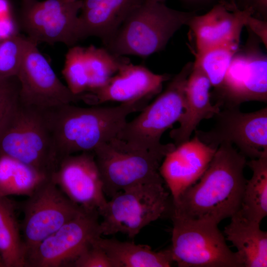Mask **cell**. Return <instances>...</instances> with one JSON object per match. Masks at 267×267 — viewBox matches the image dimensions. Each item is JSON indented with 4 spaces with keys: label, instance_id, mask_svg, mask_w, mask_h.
I'll list each match as a JSON object with an SVG mask.
<instances>
[{
    "label": "cell",
    "instance_id": "cell-21",
    "mask_svg": "<svg viewBox=\"0 0 267 267\" xmlns=\"http://www.w3.org/2000/svg\"><path fill=\"white\" fill-rule=\"evenodd\" d=\"M230 219L224 228L225 238L236 248L243 267H267V232L239 210Z\"/></svg>",
    "mask_w": 267,
    "mask_h": 267
},
{
    "label": "cell",
    "instance_id": "cell-3",
    "mask_svg": "<svg viewBox=\"0 0 267 267\" xmlns=\"http://www.w3.org/2000/svg\"><path fill=\"white\" fill-rule=\"evenodd\" d=\"M195 14L163 2H146L124 21L104 47L117 56H148L164 49L175 33Z\"/></svg>",
    "mask_w": 267,
    "mask_h": 267
},
{
    "label": "cell",
    "instance_id": "cell-7",
    "mask_svg": "<svg viewBox=\"0 0 267 267\" xmlns=\"http://www.w3.org/2000/svg\"><path fill=\"white\" fill-rule=\"evenodd\" d=\"M173 227L170 248L179 267H243L227 246L218 224L171 216Z\"/></svg>",
    "mask_w": 267,
    "mask_h": 267
},
{
    "label": "cell",
    "instance_id": "cell-33",
    "mask_svg": "<svg viewBox=\"0 0 267 267\" xmlns=\"http://www.w3.org/2000/svg\"><path fill=\"white\" fill-rule=\"evenodd\" d=\"M240 9L251 8L258 18L266 20L267 16V0H234Z\"/></svg>",
    "mask_w": 267,
    "mask_h": 267
},
{
    "label": "cell",
    "instance_id": "cell-13",
    "mask_svg": "<svg viewBox=\"0 0 267 267\" xmlns=\"http://www.w3.org/2000/svg\"><path fill=\"white\" fill-rule=\"evenodd\" d=\"M82 0H22L21 23L28 38L36 43H62L73 46L77 35Z\"/></svg>",
    "mask_w": 267,
    "mask_h": 267
},
{
    "label": "cell",
    "instance_id": "cell-4",
    "mask_svg": "<svg viewBox=\"0 0 267 267\" xmlns=\"http://www.w3.org/2000/svg\"><path fill=\"white\" fill-rule=\"evenodd\" d=\"M0 155L18 160L51 178L60 159L44 109L19 100L0 134Z\"/></svg>",
    "mask_w": 267,
    "mask_h": 267
},
{
    "label": "cell",
    "instance_id": "cell-15",
    "mask_svg": "<svg viewBox=\"0 0 267 267\" xmlns=\"http://www.w3.org/2000/svg\"><path fill=\"white\" fill-rule=\"evenodd\" d=\"M51 179L72 201L99 213L107 202L93 152L69 155L60 161Z\"/></svg>",
    "mask_w": 267,
    "mask_h": 267
},
{
    "label": "cell",
    "instance_id": "cell-24",
    "mask_svg": "<svg viewBox=\"0 0 267 267\" xmlns=\"http://www.w3.org/2000/svg\"><path fill=\"white\" fill-rule=\"evenodd\" d=\"M49 178L18 160L0 155V196L28 197Z\"/></svg>",
    "mask_w": 267,
    "mask_h": 267
},
{
    "label": "cell",
    "instance_id": "cell-22",
    "mask_svg": "<svg viewBox=\"0 0 267 267\" xmlns=\"http://www.w3.org/2000/svg\"><path fill=\"white\" fill-rule=\"evenodd\" d=\"M113 267H169L174 263L171 250L153 251L149 246L114 238L96 240Z\"/></svg>",
    "mask_w": 267,
    "mask_h": 267
},
{
    "label": "cell",
    "instance_id": "cell-35",
    "mask_svg": "<svg viewBox=\"0 0 267 267\" xmlns=\"http://www.w3.org/2000/svg\"><path fill=\"white\" fill-rule=\"evenodd\" d=\"M8 8V3L7 0H0V17L6 15Z\"/></svg>",
    "mask_w": 267,
    "mask_h": 267
},
{
    "label": "cell",
    "instance_id": "cell-18",
    "mask_svg": "<svg viewBox=\"0 0 267 267\" xmlns=\"http://www.w3.org/2000/svg\"><path fill=\"white\" fill-rule=\"evenodd\" d=\"M215 5L208 12L193 16L188 22L195 39L197 52L229 41L240 40L248 17L253 15L249 8L240 9L234 0Z\"/></svg>",
    "mask_w": 267,
    "mask_h": 267
},
{
    "label": "cell",
    "instance_id": "cell-19",
    "mask_svg": "<svg viewBox=\"0 0 267 267\" xmlns=\"http://www.w3.org/2000/svg\"><path fill=\"white\" fill-rule=\"evenodd\" d=\"M146 0H82L78 16V41L89 37L105 45L124 21Z\"/></svg>",
    "mask_w": 267,
    "mask_h": 267
},
{
    "label": "cell",
    "instance_id": "cell-29",
    "mask_svg": "<svg viewBox=\"0 0 267 267\" xmlns=\"http://www.w3.org/2000/svg\"><path fill=\"white\" fill-rule=\"evenodd\" d=\"M29 39L15 35L0 44V79L17 76Z\"/></svg>",
    "mask_w": 267,
    "mask_h": 267
},
{
    "label": "cell",
    "instance_id": "cell-34",
    "mask_svg": "<svg viewBox=\"0 0 267 267\" xmlns=\"http://www.w3.org/2000/svg\"><path fill=\"white\" fill-rule=\"evenodd\" d=\"M16 34L14 21L7 15L0 17V39L2 40Z\"/></svg>",
    "mask_w": 267,
    "mask_h": 267
},
{
    "label": "cell",
    "instance_id": "cell-14",
    "mask_svg": "<svg viewBox=\"0 0 267 267\" xmlns=\"http://www.w3.org/2000/svg\"><path fill=\"white\" fill-rule=\"evenodd\" d=\"M37 44L29 39L17 75L20 84V101L24 104L46 109L84 101V93H73L60 81L39 50Z\"/></svg>",
    "mask_w": 267,
    "mask_h": 267
},
{
    "label": "cell",
    "instance_id": "cell-27",
    "mask_svg": "<svg viewBox=\"0 0 267 267\" xmlns=\"http://www.w3.org/2000/svg\"><path fill=\"white\" fill-rule=\"evenodd\" d=\"M240 40L229 41L196 53L197 64L209 79L214 91L222 85L231 60L239 48Z\"/></svg>",
    "mask_w": 267,
    "mask_h": 267
},
{
    "label": "cell",
    "instance_id": "cell-8",
    "mask_svg": "<svg viewBox=\"0 0 267 267\" xmlns=\"http://www.w3.org/2000/svg\"><path fill=\"white\" fill-rule=\"evenodd\" d=\"M106 196L133 185L148 182H164L160 166L167 154L132 146L115 137L93 151Z\"/></svg>",
    "mask_w": 267,
    "mask_h": 267
},
{
    "label": "cell",
    "instance_id": "cell-1",
    "mask_svg": "<svg viewBox=\"0 0 267 267\" xmlns=\"http://www.w3.org/2000/svg\"><path fill=\"white\" fill-rule=\"evenodd\" d=\"M246 157L222 143L199 179L171 205V216L219 224L240 208L247 179Z\"/></svg>",
    "mask_w": 267,
    "mask_h": 267
},
{
    "label": "cell",
    "instance_id": "cell-5",
    "mask_svg": "<svg viewBox=\"0 0 267 267\" xmlns=\"http://www.w3.org/2000/svg\"><path fill=\"white\" fill-rule=\"evenodd\" d=\"M193 66V62L187 63L154 101L126 122L116 137L144 150L168 154L174 150V143L162 144L160 139L183 112L185 85Z\"/></svg>",
    "mask_w": 267,
    "mask_h": 267
},
{
    "label": "cell",
    "instance_id": "cell-39",
    "mask_svg": "<svg viewBox=\"0 0 267 267\" xmlns=\"http://www.w3.org/2000/svg\"></svg>",
    "mask_w": 267,
    "mask_h": 267
},
{
    "label": "cell",
    "instance_id": "cell-20",
    "mask_svg": "<svg viewBox=\"0 0 267 267\" xmlns=\"http://www.w3.org/2000/svg\"><path fill=\"white\" fill-rule=\"evenodd\" d=\"M211 87L205 72L193 62L185 85L183 112L178 121L179 126L170 132L176 146L188 141L202 120L213 118L220 111L219 106L212 102Z\"/></svg>",
    "mask_w": 267,
    "mask_h": 267
},
{
    "label": "cell",
    "instance_id": "cell-31",
    "mask_svg": "<svg viewBox=\"0 0 267 267\" xmlns=\"http://www.w3.org/2000/svg\"><path fill=\"white\" fill-rule=\"evenodd\" d=\"M97 239L81 254L72 267H113L108 255L97 243Z\"/></svg>",
    "mask_w": 267,
    "mask_h": 267
},
{
    "label": "cell",
    "instance_id": "cell-36",
    "mask_svg": "<svg viewBox=\"0 0 267 267\" xmlns=\"http://www.w3.org/2000/svg\"><path fill=\"white\" fill-rule=\"evenodd\" d=\"M166 0H146V2H163L165 3V1ZM186 1H196V2H202V1H208L211 0H184Z\"/></svg>",
    "mask_w": 267,
    "mask_h": 267
},
{
    "label": "cell",
    "instance_id": "cell-37",
    "mask_svg": "<svg viewBox=\"0 0 267 267\" xmlns=\"http://www.w3.org/2000/svg\"><path fill=\"white\" fill-rule=\"evenodd\" d=\"M0 267H4L3 264L2 263V262L0 258Z\"/></svg>",
    "mask_w": 267,
    "mask_h": 267
},
{
    "label": "cell",
    "instance_id": "cell-11",
    "mask_svg": "<svg viewBox=\"0 0 267 267\" xmlns=\"http://www.w3.org/2000/svg\"><path fill=\"white\" fill-rule=\"evenodd\" d=\"M97 211H83L41 242L27 256L26 267H72L102 236Z\"/></svg>",
    "mask_w": 267,
    "mask_h": 267
},
{
    "label": "cell",
    "instance_id": "cell-12",
    "mask_svg": "<svg viewBox=\"0 0 267 267\" xmlns=\"http://www.w3.org/2000/svg\"><path fill=\"white\" fill-rule=\"evenodd\" d=\"M213 118L209 131H194L206 144L218 148L222 143L234 144L238 151L251 159L267 155V107L243 113L239 107L224 108Z\"/></svg>",
    "mask_w": 267,
    "mask_h": 267
},
{
    "label": "cell",
    "instance_id": "cell-23",
    "mask_svg": "<svg viewBox=\"0 0 267 267\" xmlns=\"http://www.w3.org/2000/svg\"><path fill=\"white\" fill-rule=\"evenodd\" d=\"M16 205L0 196V258L4 267H26V254Z\"/></svg>",
    "mask_w": 267,
    "mask_h": 267
},
{
    "label": "cell",
    "instance_id": "cell-30",
    "mask_svg": "<svg viewBox=\"0 0 267 267\" xmlns=\"http://www.w3.org/2000/svg\"><path fill=\"white\" fill-rule=\"evenodd\" d=\"M19 93L17 76L0 79V134L19 101Z\"/></svg>",
    "mask_w": 267,
    "mask_h": 267
},
{
    "label": "cell",
    "instance_id": "cell-2",
    "mask_svg": "<svg viewBox=\"0 0 267 267\" xmlns=\"http://www.w3.org/2000/svg\"><path fill=\"white\" fill-rule=\"evenodd\" d=\"M147 102L141 100L89 108L67 103L44 109L60 161L69 155L93 152L116 137L127 116L141 111Z\"/></svg>",
    "mask_w": 267,
    "mask_h": 267
},
{
    "label": "cell",
    "instance_id": "cell-6",
    "mask_svg": "<svg viewBox=\"0 0 267 267\" xmlns=\"http://www.w3.org/2000/svg\"><path fill=\"white\" fill-rule=\"evenodd\" d=\"M164 182H148L128 187L110 198L99 213L102 235L122 233L134 238L140 230L169 210V193Z\"/></svg>",
    "mask_w": 267,
    "mask_h": 267
},
{
    "label": "cell",
    "instance_id": "cell-32",
    "mask_svg": "<svg viewBox=\"0 0 267 267\" xmlns=\"http://www.w3.org/2000/svg\"><path fill=\"white\" fill-rule=\"evenodd\" d=\"M245 26L251 30L267 47V22L253 15L249 16Z\"/></svg>",
    "mask_w": 267,
    "mask_h": 267
},
{
    "label": "cell",
    "instance_id": "cell-26",
    "mask_svg": "<svg viewBox=\"0 0 267 267\" xmlns=\"http://www.w3.org/2000/svg\"><path fill=\"white\" fill-rule=\"evenodd\" d=\"M85 57L89 80L87 92L105 85L125 63L130 61L125 56H117L106 48L90 45L85 47Z\"/></svg>",
    "mask_w": 267,
    "mask_h": 267
},
{
    "label": "cell",
    "instance_id": "cell-17",
    "mask_svg": "<svg viewBox=\"0 0 267 267\" xmlns=\"http://www.w3.org/2000/svg\"><path fill=\"white\" fill-rule=\"evenodd\" d=\"M217 149L206 144L195 135L165 156L159 171L170 192L172 202L177 201L199 179Z\"/></svg>",
    "mask_w": 267,
    "mask_h": 267
},
{
    "label": "cell",
    "instance_id": "cell-16",
    "mask_svg": "<svg viewBox=\"0 0 267 267\" xmlns=\"http://www.w3.org/2000/svg\"><path fill=\"white\" fill-rule=\"evenodd\" d=\"M170 78L169 74H155L146 67L133 64L130 61L103 87L87 92L88 104L95 106L108 101L122 103L148 101L161 92L163 83Z\"/></svg>",
    "mask_w": 267,
    "mask_h": 267
},
{
    "label": "cell",
    "instance_id": "cell-9",
    "mask_svg": "<svg viewBox=\"0 0 267 267\" xmlns=\"http://www.w3.org/2000/svg\"><path fill=\"white\" fill-rule=\"evenodd\" d=\"M244 46L234 55L221 87L211 93L221 107H240L244 102L267 101V57L260 39L249 29Z\"/></svg>",
    "mask_w": 267,
    "mask_h": 267
},
{
    "label": "cell",
    "instance_id": "cell-10",
    "mask_svg": "<svg viewBox=\"0 0 267 267\" xmlns=\"http://www.w3.org/2000/svg\"><path fill=\"white\" fill-rule=\"evenodd\" d=\"M20 222L26 258L43 240L84 209L68 198L51 178L42 184L21 205Z\"/></svg>",
    "mask_w": 267,
    "mask_h": 267
},
{
    "label": "cell",
    "instance_id": "cell-38",
    "mask_svg": "<svg viewBox=\"0 0 267 267\" xmlns=\"http://www.w3.org/2000/svg\"></svg>",
    "mask_w": 267,
    "mask_h": 267
},
{
    "label": "cell",
    "instance_id": "cell-28",
    "mask_svg": "<svg viewBox=\"0 0 267 267\" xmlns=\"http://www.w3.org/2000/svg\"><path fill=\"white\" fill-rule=\"evenodd\" d=\"M62 74L67 87L76 95L87 92L89 80L85 57V47L73 46L66 54Z\"/></svg>",
    "mask_w": 267,
    "mask_h": 267
},
{
    "label": "cell",
    "instance_id": "cell-25",
    "mask_svg": "<svg viewBox=\"0 0 267 267\" xmlns=\"http://www.w3.org/2000/svg\"><path fill=\"white\" fill-rule=\"evenodd\" d=\"M246 165L252 176L246 180L239 211L247 219L260 223L267 215V155L251 159Z\"/></svg>",
    "mask_w": 267,
    "mask_h": 267
}]
</instances>
